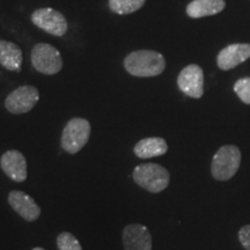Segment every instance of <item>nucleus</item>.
<instances>
[{
  "mask_svg": "<svg viewBox=\"0 0 250 250\" xmlns=\"http://www.w3.org/2000/svg\"><path fill=\"white\" fill-rule=\"evenodd\" d=\"M124 67L131 76L148 78L161 74L166 68V61L160 52L153 50H138L124 59Z\"/></svg>",
  "mask_w": 250,
  "mask_h": 250,
  "instance_id": "1",
  "label": "nucleus"
},
{
  "mask_svg": "<svg viewBox=\"0 0 250 250\" xmlns=\"http://www.w3.org/2000/svg\"><path fill=\"white\" fill-rule=\"evenodd\" d=\"M133 181L152 193L164 191L170 181L169 171L158 164H142L134 168Z\"/></svg>",
  "mask_w": 250,
  "mask_h": 250,
  "instance_id": "2",
  "label": "nucleus"
},
{
  "mask_svg": "<svg viewBox=\"0 0 250 250\" xmlns=\"http://www.w3.org/2000/svg\"><path fill=\"white\" fill-rule=\"evenodd\" d=\"M241 164V152L234 145H225L220 147L212 159L211 173L214 180H230Z\"/></svg>",
  "mask_w": 250,
  "mask_h": 250,
  "instance_id": "3",
  "label": "nucleus"
},
{
  "mask_svg": "<svg viewBox=\"0 0 250 250\" xmlns=\"http://www.w3.org/2000/svg\"><path fill=\"white\" fill-rule=\"evenodd\" d=\"M90 124L85 118H72L65 125L62 133V148L70 154L81 151L89 140Z\"/></svg>",
  "mask_w": 250,
  "mask_h": 250,
  "instance_id": "4",
  "label": "nucleus"
},
{
  "mask_svg": "<svg viewBox=\"0 0 250 250\" xmlns=\"http://www.w3.org/2000/svg\"><path fill=\"white\" fill-rule=\"evenodd\" d=\"M31 64L40 73L54 76L62 68V55L55 46L39 43L31 50Z\"/></svg>",
  "mask_w": 250,
  "mask_h": 250,
  "instance_id": "5",
  "label": "nucleus"
},
{
  "mask_svg": "<svg viewBox=\"0 0 250 250\" xmlns=\"http://www.w3.org/2000/svg\"><path fill=\"white\" fill-rule=\"evenodd\" d=\"M31 21L40 29H43L54 36L65 35L68 29L67 20L64 15L50 7L36 9L31 14Z\"/></svg>",
  "mask_w": 250,
  "mask_h": 250,
  "instance_id": "6",
  "label": "nucleus"
},
{
  "mask_svg": "<svg viewBox=\"0 0 250 250\" xmlns=\"http://www.w3.org/2000/svg\"><path fill=\"white\" fill-rule=\"evenodd\" d=\"M40 92L34 86H21L13 90L5 101V107L11 114H26L36 105Z\"/></svg>",
  "mask_w": 250,
  "mask_h": 250,
  "instance_id": "7",
  "label": "nucleus"
},
{
  "mask_svg": "<svg viewBox=\"0 0 250 250\" xmlns=\"http://www.w3.org/2000/svg\"><path fill=\"white\" fill-rule=\"evenodd\" d=\"M181 92L193 99L202 98L204 94V73L198 65L191 64L184 67L177 78Z\"/></svg>",
  "mask_w": 250,
  "mask_h": 250,
  "instance_id": "8",
  "label": "nucleus"
},
{
  "mask_svg": "<svg viewBox=\"0 0 250 250\" xmlns=\"http://www.w3.org/2000/svg\"><path fill=\"white\" fill-rule=\"evenodd\" d=\"M125 250H152V235L148 228L142 224H130L123 229Z\"/></svg>",
  "mask_w": 250,
  "mask_h": 250,
  "instance_id": "9",
  "label": "nucleus"
},
{
  "mask_svg": "<svg viewBox=\"0 0 250 250\" xmlns=\"http://www.w3.org/2000/svg\"><path fill=\"white\" fill-rule=\"evenodd\" d=\"M0 166L4 173L15 182H24L27 180V161L24 155L17 149H9L2 154Z\"/></svg>",
  "mask_w": 250,
  "mask_h": 250,
  "instance_id": "10",
  "label": "nucleus"
},
{
  "mask_svg": "<svg viewBox=\"0 0 250 250\" xmlns=\"http://www.w3.org/2000/svg\"><path fill=\"white\" fill-rule=\"evenodd\" d=\"M8 203L12 208L28 223H33L41 215V208L26 192L13 190L8 195Z\"/></svg>",
  "mask_w": 250,
  "mask_h": 250,
  "instance_id": "11",
  "label": "nucleus"
},
{
  "mask_svg": "<svg viewBox=\"0 0 250 250\" xmlns=\"http://www.w3.org/2000/svg\"><path fill=\"white\" fill-rule=\"evenodd\" d=\"M250 58V44H230L218 55V66L221 70H232Z\"/></svg>",
  "mask_w": 250,
  "mask_h": 250,
  "instance_id": "12",
  "label": "nucleus"
},
{
  "mask_svg": "<svg viewBox=\"0 0 250 250\" xmlns=\"http://www.w3.org/2000/svg\"><path fill=\"white\" fill-rule=\"evenodd\" d=\"M168 145L164 138L149 137L144 138L136 144L133 152L140 159H151L161 156L167 153Z\"/></svg>",
  "mask_w": 250,
  "mask_h": 250,
  "instance_id": "13",
  "label": "nucleus"
},
{
  "mask_svg": "<svg viewBox=\"0 0 250 250\" xmlns=\"http://www.w3.org/2000/svg\"><path fill=\"white\" fill-rule=\"evenodd\" d=\"M0 64L8 71H20L22 51L15 43L0 41Z\"/></svg>",
  "mask_w": 250,
  "mask_h": 250,
  "instance_id": "14",
  "label": "nucleus"
},
{
  "mask_svg": "<svg viewBox=\"0 0 250 250\" xmlns=\"http://www.w3.org/2000/svg\"><path fill=\"white\" fill-rule=\"evenodd\" d=\"M224 8V0H193L187 6V14L190 18L199 19L220 13Z\"/></svg>",
  "mask_w": 250,
  "mask_h": 250,
  "instance_id": "15",
  "label": "nucleus"
},
{
  "mask_svg": "<svg viewBox=\"0 0 250 250\" xmlns=\"http://www.w3.org/2000/svg\"><path fill=\"white\" fill-rule=\"evenodd\" d=\"M145 1L146 0H109V8L116 14H131L142 8Z\"/></svg>",
  "mask_w": 250,
  "mask_h": 250,
  "instance_id": "16",
  "label": "nucleus"
},
{
  "mask_svg": "<svg viewBox=\"0 0 250 250\" xmlns=\"http://www.w3.org/2000/svg\"><path fill=\"white\" fill-rule=\"evenodd\" d=\"M59 250H83L79 240L70 232H62L57 237Z\"/></svg>",
  "mask_w": 250,
  "mask_h": 250,
  "instance_id": "17",
  "label": "nucleus"
},
{
  "mask_svg": "<svg viewBox=\"0 0 250 250\" xmlns=\"http://www.w3.org/2000/svg\"><path fill=\"white\" fill-rule=\"evenodd\" d=\"M234 90L237 94L241 101L247 104H250V78L240 79L234 86Z\"/></svg>",
  "mask_w": 250,
  "mask_h": 250,
  "instance_id": "18",
  "label": "nucleus"
},
{
  "mask_svg": "<svg viewBox=\"0 0 250 250\" xmlns=\"http://www.w3.org/2000/svg\"><path fill=\"white\" fill-rule=\"evenodd\" d=\"M239 240L246 250H250V225H246L239 230Z\"/></svg>",
  "mask_w": 250,
  "mask_h": 250,
  "instance_id": "19",
  "label": "nucleus"
},
{
  "mask_svg": "<svg viewBox=\"0 0 250 250\" xmlns=\"http://www.w3.org/2000/svg\"><path fill=\"white\" fill-rule=\"evenodd\" d=\"M31 250H45V249L41 248V247H36V248H34V249H31Z\"/></svg>",
  "mask_w": 250,
  "mask_h": 250,
  "instance_id": "20",
  "label": "nucleus"
}]
</instances>
